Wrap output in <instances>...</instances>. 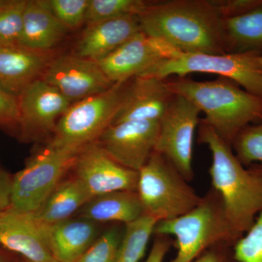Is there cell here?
<instances>
[{
	"instance_id": "16",
	"label": "cell",
	"mask_w": 262,
	"mask_h": 262,
	"mask_svg": "<svg viewBox=\"0 0 262 262\" xmlns=\"http://www.w3.org/2000/svg\"><path fill=\"white\" fill-rule=\"evenodd\" d=\"M141 32L137 15L108 19L87 26L73 55L98 62Z\"/></svg>"
},
{
	"instance_id": "17",
	"label": "cell",
	"mask_w": 262,
	"mask_h": 262,
	"mask_svg": "<svg viewBox=\"0 0 262 262\" xmlns=\"http://www.w3.org/2000/svg\"><path fill=\"white\" fill-rule=\"evenodd\" d=\"M54 58L52 51L0 46V88L18 98L29 84L41 78Z\"/></svg>"
},
{
	"instance_id": "4",
	"label": "cell",
	"mask_w": 262,
	"mask_h": 262,
	"mask_svg": "<svg viewBox=\"0 0 262 262\" xmlns=\"http://www.w3.org/2000/svg\"><path fill=\"white\" fill-rule=\"evenodd\" d=\"M154 234L175 238L177 254L169 262H193L212 246L235 243L215 191L186 214L158 222Z\"/></svg>"
},
{
	"instance_id": "34",
	"label": "cell",
	"mask_w": 262,
	"mask_h": 262,
	"mask_svg": "<svg viewBox=\"0 0 262 262\" xmlns=\"http://www.w3.org/2000/svg\"><path fill=\"white\" fill-rule=\"evenodd\" d=\"M172 241L166 236H158L144 262H163L171 247Z\"/></svg>"
},
{
	"instance_id": "27",
	"label": "cell",
	"mask_w": 262,
	"mask_h": 262,
	"mask_svg": "<svg viewBox=\"0 0 262 262\" xmlns=\"http://www.w3.org/2000/svg\"><path fill=\"white\" fill-rule=\"evenodd\" d=\"M232 148L244 166L262 165V123L245 127L234 139Z\"/></svg>"
},
{
	"instance_id": "18",
	"label": "cell",
	"mask_w": 262,
	"mask_h": 262,
	"mask_svg": "<svg viewBox=\"0 0 262 262\" xmlns=\"http://www.w3.org/2000/svg\"><path fill=\"white\" fill-rule=\"evenodd\" d=\"M33 220L48 249L58 262H75L96 239L97 231L94 222L85 219H70L52 225H45Z\"/></svg>"
},
{
	"instance_id": "12",
	"label": "cell",
	"mask_w": 262,
	"mask_h": 262,
	"mask_svg": "<svg viewBox=\"0 0 262 262\" xmlns=\"http://www.w3.org/2000/svg\"><path fill=\"white\" fill-rule=\"evenodd\" d=\"M179 53L168 43L140 32L97 63L108 80L122 83Z\"/></svg>"
},
{
	"instance_id": "11",
	"label": "cell",
	"mask_w": 262,
	"mask_h": 262,
	"mask_svg": "<svg viewBox=\"0 0 262 262\" xmlns=\"http://www.w3.org/2000/svg\"><path fill=\"white\" fill-rule=\"evenodd\" d=\"M22 139L37 140L53 133L58 120L71 105L65 96L39 79L29 84L18 97Z\"/></svg>"
},
{
	"instance_id": "26",
	"label": "cell",
	"mask_w": 262,
	"mask_h": 262,
	"mask_svg": "<svg viewBox=\"0 0 262 262\" xmlns=\"http://www.w3.org/2000/svg\"><path fill=\"white\" fill-rule=\"evenodd\" d=\"M27 0H0V46H18Z\"/></svg>"
},
{
	"instance_id": "22",
	"label": "cell",
	"mask_w": 262,
	"mask_h": 262,
	"mask_svg": "<svg viewBox=\"0 0 262 262\" xmlns=\"http://www.w3.org/2000/svg\"><path fill=\"white\" fill-rule=\"evenodd\" d=\"M91 199L80 181L75 177L61 182L35 213L37 222L52 225L70 220Z\"/></svg>"
},
{
	"instance_id": "10",
	"label": "cell",
	"mask_w": 262,
	"mask_h": 262,
	"mask_svg": "<svg viewBox=\"0 0 262 262\" xmlns=\"http://www.w3.org/2000/svg\"><path fill=\"white\" fill-rule=\"evenodd\" d=\"M160 121L130 120L110 125L96 143L122 166L139 172L155 151Z\"/></svg>"
},
{
	"instance_id": "25",
	"label": "cell",
	"mask_w": 262,
	"mask_h": 262,
	"mask_svg": "<svg viewBox=\"0 0 262 262\" xmlns=\"http://www.w3.org/2000/svg\"><path fill=\"white\" fill-rule=\"evenodd\" d=\"M151 3L143 0H89L85 24L92 25L126 15L139 16Z\"/></svg>"
},
{
	"instance_id": "15",
	"label": "cell",
	"mask_w": 262,
	"mask_h": 262,
	"mask_svg": "<svg viewBox=\"0 0 262 262\" xmlns=\"http://www.w3.org/2000/svg\"><path fill=\"white\" fill-rule=\"evenodd\" d=\"M174 96L166 79L134 77L129 80L125 99L111 125L130 120L160 121Z\"/></svg>"
},
{
	"instance_id": "30",
	"label": "cell",
	"mask_w": 262,
	"mask_h": 262,
	"mask_svg": "<svg viewBox=\"0 0 262 262\" xmlns=\"http://www.w3.org/2000/svg\"><path fill=\"white\" fill-rule=\"evenodd\" d=\"M121 239L118 229H108L75 262H117Z\"/></svg>"
},
{
	"instance_id": "35",
	"label": "cell",
	"mask_w": 262,
	"mask_h": 262,
	"mask_svg": "<svg viewBox=\"0 0 262 262\" xmlns=\"http://www.w3.org/2000/svg\"><path fill=\"white\" fill-rule=\"evenodd\" d=\"M12 180L6 174L0 172V215L10 208Z\"/></svg>"
},
{
	"instance_id": "24",
	"label": "cell",
	"mask_w": 262,
	"mask_h": 262,
	"mask_svg": "<svg viewBox=\"0 0 262 262\" xmlns=\"http://www.w3.org/2000/svg\"><path fill=\"white\" fill-rule=\"evenodd\" d=\"M158 222L153 217L144 214L125 225L117 262L140 261L145 254L150 237L154 234Z\"/></svg>"
},
{
	"instance_id": "33",
	"label": "cell",
	"mask_w": 262,
	"mask_h": 262,
	"mask_svg": "<svg viewBox=\"0 0 262 262\" xmlns=\"http://www.w3.org/2000/svg\"><path fill=\"white\" fill-rule=\"evenodd\" d=\"M232 245L220 244L207 249L193 262H238L234 259L232 251L229 250Z\"/></svg>"
},
{
	"instance_id": "9",
	"label": "cell",
	"mask_w": 262,
	"mask_h": 262,
	"mask_svg": "<svg viewBox=\"0 0 262 262\" xmlns=\"http://www.w3.org/2000/svg\"><path fill=\"white\" fill-rule=\"evenodd\" d=\"M201 113L187 98L175 95L160 120L155 151L166 158L187 182L194 177L193 146Z\"/></svg>"
},
{
	"instance_id": "19",
	"label": "cell",
	"mask_w": 262,
	"mask_h": 262,
	"mask_svg": "<svg viewBox=\"0 0 262 262\" xmlns=\"http://www.w3.org/2000/svg\"><path fill=\"white\" fill-rule=\"evenodd\" d=\"M0 245L21 255L28 262L56 261L30 213L10 208L0 215Z\"/></svg>"
},
{
	"instance_id": "1",
	"label": "cell",
	"mask_w": 262,
	"mask_h": 262,
	"mask_svg": "<svg viewBox=\"0 0 262 262\" xmlns=\"http://www.w3.org/2000/svg\"><path fill=\"white\" fill-rule=\"evenodd\" d=\"M139 18L141 32L181 53H229L224 19L210 0L151 2Z\"/></svg>"
},
{
	"instance_id": "5",
	"label": "cell",
	"mask_w": 262,
	"mask_h": 262,
	"mask_svg": "<svg viewBox=\"0 0 262 262\" xmlns=\"http://www.w3.org/2000/svg\"><path fill=\"white\" fill-rule=\"evenodd\" d=\"M261 54L260 51L224 54L179 53L139 76L165 80L174 75L184 77L191 73L213 74L233 81L250 94L262 98Z\"/></svg>"
},
{
	"instance_id": "38",
	"label": "cell",
	"mask_w": 262,
	"mask_h": 262,
	"mask_svg": "<svg viewBox=\"0 0 262 262\" xmlns=\"http://www.w3.org/2000/svg\"><path fill=\"white\" fill-rule=\"evenodd\" d=\"M27 262H28V261H27ZM55 262H58V261H55Z\"/></svg>"
},
{
	"instance_id": "32",
	"label": "cell",
	"mask_w": 262,
	"mask_h": 262,
	"mask_svg": "<svg viewBox=\"0 0 262 262\" xmlns=\"http://www.w3.org/2000/svg\"><path fill=\"white\" fill-rule=\"evenodd\" d=\"M18 98L0 88V125H18Z\"/></svg>"
},
{
	"instance_id": "21",
	"label": "cell",
	"mask_w": 262,
	"mask_h": 262,
	"mask_svg": "<svg viewBox=\"0 0 262 262\" xmlns=\"http://www.w3.org/2000/svg\"><path fill=\"white\" fill-rule=\"evenodd\" d=\"M144 215L136 191H117L93 198L84 205L81 217L93 222L128 225Z\"/></svg>"
},
{
	"instance_id": "28",
	"label": "cell",
	"mask_w": 262,
	"mask_h": 262,
	"mask_svg": "<svg viewBox=\"0 0 262 262\" xmlns=\"http://www.w3.org/2000/svg\"><path fill=\"white\" fill-rule=\"evenodd\" d=\"M232 253L238 262H262V211L251 228L234 243Z\"/></svg>"
},
{
	"instance_id": "8",
	"label": "cell",
	"mask_w": 262,
	"mask_h": 262,
	"mask_svg": "<svg viewBox=\"0 0 262 262\" xmlns=\"http://www.w3.org/2000/svg\"><path fill=\"white\" fill-rule=\"evenodd\" d=\"M79 153L48 145L34 157L12 180L10 208L22 213L37 211L74 166Z\"/></svg>"
},
{
	"instance_id": "31",
	"label": "cell",
	"mask_w": 262,
	"mask_h": 262,
	"mask_svg": "<svg viewBox=\"0 0 262 262\" xmlns=\"http://www.w3.org/2000/svg\"><path fill=\"white\" fill-rule=\"evenodd\" d=\"M223 19L232 18L261 8L262 0H210Z\"/></svg>"
},
{
	"instance_id": "13",
	"label": "cell",
	"mask_w": 262,
	"mask_h": 262,
	"mask_svg": "<svg viewBox=\"0 0 262 262\" xmlns=\"http://www.w3.org/2000/svg\"><path fill=\"white\" fill-rule=\"evenodd\" d=\"M74 166L75 178L91 199L117 191H137L139 172L122 166L96 142L81 150Z\"/></svg>"
},
{
	"instance_id": "2",
	"label": "cell",
	"mask_w": 262,
	"mask_h": 262,
	"mask_svg": "<svg viewBox=\"0 0 262 262\" xmlns=\"http://www.w3.org/2000/svg\"><path fill=\"white\" fill-rule=\"evenodd\" d=\"M199 141L211 151L212 187L220 196L234 241L251 228L262 211V165L246 168L214 130L200 122Z\"/></svg>"
},
{
	"instance_id": "37",
	"label": "cell",
	"mask_w": 262,
	"mask_h": 262,
	"mask_svg": "<svg viewBox=\"0 0 262 262\" xmlns=\"http://www.w3.org/2000/svg\"><path fill=\"white\" fill-rule=\"evenodd\" d=\"M261 66H262V54H261Z\"/></svg>"
},
{
	"instance_id": "7",
	"label": "cell",
	"mask_w": 262,
	"mask_h": 262,
	"mask_svg": "<svg viewBox=\"0 0 262 262\" xmlns=\"http://www.w3.org/2000/svg\"><path fill=\"white\" fill-rule=\"evenodd\" d=\"M136 192L144 214L158 222L186 214L203 199L172 164L155 151L139 171Z\"/></svg>"
},
{
	"instance_id": "23",
	"label": "cell",
	"mask_w": 262,
	"mask_h": 262,
	"mask_svg": "<svg viewBox=\"0 0 262 262\" xmlns=\"http://www.w3.org/2000/svg\"><path fill=\"white\" fill-rule=\"evenodd\" d=\"M229 53L259 51L262 48V7L224 19Z\"/></svg>"
},
{
	"instance_id": "14",
	"label": "cell",
	"mask_w": 262,
	"mask_h": 262,
	"mask_svg": "<svg viewBox=\"0 0 262 262\" xmlns=\"http://www.w3.org/2000/svg\"><path fill=\"white\" fill-rule=\"evenodd\" d=\"M40 79L58 90L72 103L105 92L115 84L97 62L75 55L55 57Z\"/></svg>"
},
{
	"instance_id": "3",
	"label": "cell",
	"mask_w": 262,
	"mask_h": 262,
	"mask_svg": "<svg viewBox=\"0 0 262 262\" xmlns=\"http://www.w3.org/2000/svg\"><path fill=\"white\" fill-rule=\"evenodd\" d=\"M175 95L187 98L201 113V120L227 144L252 122L262 120V98L250 94L233 81L219 77L213 81L193 80L187 77L166 79Z\"/></svg>"
},
{
	"instance_id": "20",
	"label": "cell",
	"mask_w": 262,
	"mask_h": 262,
	"mask_svg": "<svg viewBox=\"0 0 262 262\" xmlns=\"http://www.w3.org/2000/svg\"><path fill=\"white\" fill-rule=\"evenodd\" d=\"M68 30L51 13L45 0H27L18 46L32 51H52Z\"/></svg>"
},
{
	"instance_id": "6",
	"label": "cell",
	"mask_w": 262,
	"mask_h": 262,
	"mask_svg": "<svg viewBox=\"0 0 262 262\" xmlns=\"http://www.w3.org/2000/svg\"><path fill=\"white\" fill-rule=\"evenodd\" d=\"M128 82L72 103L57 122L49 146L79 153L96 142L121 107Z\"/></svg>"
},
{
	"instance_id": "29",
	"label": "cell",
	"mask_w": 262,
	"mask_h": 262,
	"mask_svg": "<svg viewBox=\"0 0 262 262\" xmlns=\"http://www.w3.org/2000/svg\"><path fill=\"white\" fill-rule=\"evenodd\" d=\"M45 3L67 29L75 30L85 24L89 0H45Z\"/></svg>"
},
{
	"instance_id": "36",
	"label": "cell",
	"mask_w": 262,
	"mask_h": 262,
	"mask_svg": "<svg viewBox=\"0 0 262 262\" xmlns=\"http://www.w3.org/2000/svg\"><path fill=\"white\" fill-rule=\"evenodd\" d=\"M0 262H5L4 260H3V258L0 256Z\"/></svg>"
}]
</instances>
